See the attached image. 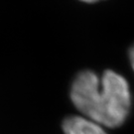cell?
<instances>
[{"mask_svg":"<svg viewBox=\"0 0 134 134\" xmlns=\"http://www.w3.org/2000/svg\"><path fill=\"white\" fill-rule=\"evenodd\" d=\"M65 134H107L103 126L82 116H70L63 122Z\"/></svg>","mask_w":134,"mask_h":134,"instance_id":"2","label":"cell"},{"mask_svg":"<svg viewBox=\"0 0 134 134\" xmlns=\"http://www.w3.org/2000/svg\"><path fill=\"white\" fill-rule=\"evenodd\" d=\"M128 57H129V62L131 64V67L134 71V45L129 49V53H128Z\"/></svg>","mask_w":134,"mask_h":134,"instance_id":"3","label":"cell"},{"mask_svg":"<svg viewBox=\"0 0 134 134\" xmlns=\"http://www.w3.org/2000/svg\"><path fill=\"white\" fill-rule=\"evenodd\" d=\"M82 2H86V3H94L97 1H100V0H81Z\"/></svg>","mask_w":134,"mask_h":134,"instance_id":"4","label":"cell"},{"mask_svg":"<svg viewBox=\"0 0 134 134\" xmlns=\"http://www.w3.org/2000/svg\"><path fill=\"white\" fill-rule=\"evenodd\" d=\"M70 96L86 118L108 128L123 124L131 107L129 85L112 70L101 76L90 70L80 72L72 80Z\"/></svg>","mask_w":134,"mask_h":134,"instance_id":"1","label":"cell"}]
</instances>
